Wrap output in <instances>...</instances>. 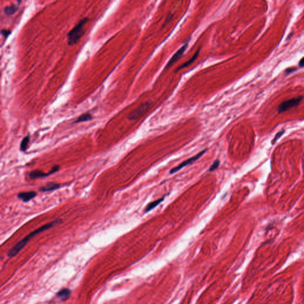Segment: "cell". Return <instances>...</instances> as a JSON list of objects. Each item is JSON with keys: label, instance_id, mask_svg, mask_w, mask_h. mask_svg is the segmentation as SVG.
<instances>
[{"label": "cell", "instance_id": "cell-17", "mask_svg": "<svg viewBox=\"0 0 304 304\" xmlns=\"http://www.w3.org/2000/svg\"><path fill=\"white\" fill-rule=\"evenodd\" d=\"M284 132H285V131H284V130H282V131H281L279 132V133H278L276 135L275 137L273 139V141H272V144H273H273H274V143H275V142H276V141H277V140H278V139H279V138H280V137H281L282 135H283V134L284 133Z\"/></svg>", "mask_w": 304, "mask_h": 304}, {"label": "cell", "instance_id": "cell-7", "mask_svg": "<svg viewBox=\"0 0 304 304\" xmlns=\"http://www.w3.org/2000/svg\"><path fill=\"white\" fill-rule=\"evenodd\" d=\"M188 45V42H186L173 55V57L170 58V59L169 61L167 64L166 65V68H168V67H170L172 65H173L174 63H175L181 57V56L182 55V54H184V52H185V51L186 50L187 46Z\"/></svg>", "mask_w": 304, "mask_h": 304}, {"label": "cell", "instance_id": "cell-20", "mask_svg": "<svg viewBox=\"0 0 304 304\" xmlns=\"http://www.w3.org/2000/svg\"><path fill=\"white\" fill-rule=\"evenodd\" d=\"M296 70L295 68H289V69H288L286 71V73H290V72L294 71V70Z\"/></svg>", "mask_w": 304, "mask_h": 304}, {"label": "cell", "instance_id": "cell-3", "mask_svg": "<svg viewBox=\"0 0 304 304\" xmlns=\"http://www.w3.org/2000/svg\"><path fill=\"white\" fill-rule=\"evenodd\" d=\"M207 151V149H205L201 152L198 153V154H197L196 155H195L194 156H192L185 160H184V162H182V163H181L179 165H178L177 166L175 167H173L170 171H169V173L170 174H173L176 172H177L178 171L180 170L181 169H182L183 167L187 166H188L189 164H191V163H194V162H195L196 160H197L199 158H200Z\"/></svg>", "mask_w": 304, "mask_h": 304}, {"label": "cell", "instance_id": "cell-16", "mask_svg": "<svg viewBox=\"0 0 304 304\" xmlns=\"http://www.w3.org/2000/svg\"><path fill=\"white\" fill-rule=\"evenodd\" d=\"M219 164H220V160H216L213 163V164L211 165V166L210 167L209 170L210 172H213L214 170H215L216 169H217V167L219 166Z\"/></svg>", "mask_w": 304, "mask_h": 304}, {"label": "cell", "instance_id": "cell-8", "mask_svg": "<svg viewBox=\"0 0 304 304\" xmlns=\"http://www.w3.org/2000/svg\"><path fill=\"white\" fill-rule=\"evenodd\" d=\"M37 192H36L35 191H26L18 193L17 194V197L19 199L21 200L23 202L27 203L35 198Z\"/></svg>", "mask_w": 304, "mask_h": 304}, {"label": "cell", "instance_id": "cell-12", "mask_svg": "<svg viewBox=\"0 0 304 304\" xmlns=\"http://www.w3.org/2000/svg\"><path fill=\"white\" fill-rule=\"evenodd\" d=\"M71 291L68 289H63L61 290L58 294L57 297L62 301H66L70 297Z\"/></svg>", "mask_w": 304, "mask_h": 304}, {"label": "cell", "instance_id": "cell-13", "mask_svg": "<svg viewBox=\"0 0 304 304\" xmlns=\"http://www.w3.org/2000/svg\"><path fill=\"white\" fill-rule=\"evenodd\" d=\"M30 142V136L27 135L23 139L20 143V149L21 152H25L28 148V145Z\"/></svg>", "mask_w": 304, "mask_h": 304}, {"label": "cell", "instance_id": "cell-15", "mask_svg": "<svg viewBox=\"0 0 304 304\" xmlns=\"http://www.w3.org/2000/svg\"><path fill=\"white\" fill-rule=\"evenodd\" d=\"M199 52H200V49L195 53V54L194 55V56L188 61H187L186 62H185L184 64L181 65L178 68V70H180V69H182V68H185L187 67H188V65H189L190 64H191L197 58H198V56L199 55Z\"/></svg>", "mask_w": 304, "mask_h": 304}, {"label": "cell", "instance_id": "cell-4", "mask_svg": "<svg viewBox=\"0 0 304 304\" xmlns=\"http://www.w3.org/2000/svg\"><path fill=\"white\" fill-rule=\"evenodd\" d=\"M151 106V103L150 102H146L142 104L137 109H136L131 113H130V114L128 116V118L130 120H134L138 119L148 111Z\"/></svg>", "mask_w": 304, "mask_h": 304}, {"label": "cell", "instance_id": "cell-11", "mask_svg": "<svg viewBox=\"0 0 304 304\" xmlns=\"http://www.w3.org/2000/svg\"><path fill=\"white\" fill-rule=\"evenodd\" d=\"M164 200V197H162V198H159V199H157L154 201H152V203H149L146 207L145 210V213H148L150 211H151L152 210H153V209H154L155 207H156L158 205H159L160 203H162V202H163V201Z\"/></svg>", "mask_w": 304, "mask_h": 304}, {"label": "cell", "instance_id": "cell-6", "mask_svg": "<svg viewBox=\"0 0 304 304\" xmlns=\"http://www.w3.org/2000/svg\"><path fill=\"white\" fill-rule=\"evenodd\" d=\"M59 169V166L55 165L51 169V170L48 173H45L43 171L40 170H34L31 171L29 173V176L31 179H36L37 178H43L48 176L54 173L55 172L58 171Z\"/></svg>", "mask_w": 304, "mask_h": 304}, {"label": "cell", "instance_id": "cell-19", "mask_svg": "<svg viewBox=\"0 0 304 304\" xmlns=\"http://www.w3.org/2000/svg\"><path fill=\"white\" fill-rule=\"evenodd\" d=\"M299 65L301 67H303L304 66V57L303 58L301 59V60L300 61V63H299Z\"/></svg>", "mask_w": 304, "mask_h": 304}, {"label": "cell", "instance_id": "cell-2", "mask_svg": "<svg viewBox=\"0 0 304 304\" xmlns=\"http://www.w3.org/2000/svg\"><path fill=\"white\" fill-rule=\"evenodd\" d=\"M89 21L87 17L83 18L67 34V43L70 46L76 44L84 33V27Z\"/></svg>", "mask_w": 304, "mask_h": 304}, {"label": "cell", "instance_id": "cell-18", "mask_svg": "<svg viewBox=\"0 0 304 304\" xmlns=\"http://www.w3.org/2000/svg\"><path fill=\"white\" fill-rule=\"evenodd\" d=\"M10 34H11V31L9 30L2 29L1 30V35H3L5 38H7Z\"/></svg>", "mask_w": 304, "mask_h": 304}, {"label": "cell", "instance_id": "cell-10", "mask_svg": "<svg viewBox=\"0 0 304 304\" xmlns=\"http://www.w3.org/2000/svg\"><path fill=\"white\" fill-rule=\"evenodd\" d=\"M19 3L18 4H12L10 5L6 6L4 9V12L7 15H12L17 11Z\"/></svg>", "mask_w": 304, "mask_h": 304}, {"label": "cell", "instance_id": "cell-1", "mask_svg": "<svg viewBox=\"0 0 304 304\" xmlns=\"http://www.w3.org/2000/svg\"><path fill=\"white\" fill-rule=\"evenodd\" d=\"M61 221V219H57V220H55L51 223H46L43 226H42L41 227L36 229V230L33 231V232H32L30 234H29L28 235H27L24 238H23L21 241H20V242H18L8 253V256L9 257H14L27 244V242L32 238H33L35 235L42 232H44L46 230H48L49 229H51V228L54 227L55 225L58 224L59 222H60Z\"/></svg>", "mask_w": 304, "mask_h": 304}, {"label": "cell", "instance_id": "cell-14", "mask_svg": "<svg viewBox=\"0 0 304 304\" xmlns=\"http://www.w3.org/2000/svg\"><path fill=\"white\" fill-rule=\"evenodd\" d=\"M93 119V117L90 114H84L80 116L77 120L75 121V123H80L83 122H87L90 121Z\"/></svg>", "mask_w": 304, "mask_h": 304}, {"label": "cell", "instance_id": "cell-5", "mask_svg": "<svg viewBox=\"0 0 304 304\" xmlns=\"http://www.w3.org/2000/svg\"><path fill=\"white\" fill-rule=\"evenodd\" d=\"M303 96H299L297 98H293L283 102L279 105L278 108L279 113L285 112L294 106H298L299 104L301 102V101L303 100Z\"/></svg>", "mask_w": 304, "mask_h": 304}, {"label": "cell", "instance_id": "cell-9", "mask_svg": "<svg viewBox=\"0 0 304 304\" xmlns=\"http://www.w3.org/2000/svg\"><path fill=\"white\" fill-rule=\"evenodd\" d=\"M61 187V185L59 184L56 182H48L45 184L43 187H40L39 189V191L41 192H49L55 191L56 189H59Z\"/></svg>", "mask_w": 304, "mask_h": 304}]
</instances>
